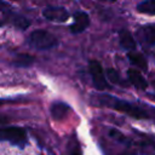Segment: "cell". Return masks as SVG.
I'll list each match as a JSON object with an SVG mask.
<instances>
[{"mask_svg":"<svg viewBox=\"0 0 155 155\" xmlns=\"http://www.w3.org/2000/svg\"><path fill=\"white\" fill-rule=\"evenodd\" d=\"M107 76L109 78V80L113 82V84H121V79H120V75L119 73L115 70V69H108L107 71Z\"/></svg>","mask_w":155,"mask_h":155,"instance_id":"9a60e30c","label":"cell"},{"mask_svg":"<svg viewBox=\"0 0 155 155\" xmlns=\"http://www.w3.org/2000/svg\"><path fill=\"white\" fill-rule=\"evenodd\" d=\"M70 155H81V151H80V148H79V145H78V144H75L74 149H71Z\"/></svg>","mask_w":155,"mask_h":155,"instance_id":"e0dca14e","label":"cell"},{"mask_svg":"<svg viewBox=\"0 0 155 155\" xmlns=\"http://www.w3.org/2000/svg\"><path fill=\"white\" fill-rule=\"evenodd\" d=\"M70 108L68 104L63 103V102H54L51 105V116L54 120H63L68 113H69Z\"/></svg>","mask_w":155,"mask_h":155,"instance_id":"ba28073f","label":"cell"},{"mask_svg":"<svg viewBox=\"0 0 155 155\" xmlns=\"http://www.w3.org/2000/svg\"><path fill=\"white\" fill-rule=\"evenodd\" d=\"M42 16L52 22H65L69 18V12L62 6H48L42 11Z\"/></svg>","mask_w":155,"mask_h":155,"instance_id":"5b68a950","label":"cell"},{"mask_svg":"<svg viewBox=\"0 0 155 155\" xmlns=\"http://www.w3.org/2000/svg\"><path fill=\"white\" fill-rule=\"evenodd\" d=\"M110 136H111L113 138H116V139H119L120 142H121L122 139H125L124 134H122V133H120L117 130H110Z\"/></svg>","mask_w":155,"mask_h":155,"instance_id":"2e32d148","label":"cell"},{"mask_svg":"<svg viewBox=\"0 0 155 155\" xmlns=\"http://www.w3.org/2000/svg\"><path fill=\"white\" fill-rule=\"evenodd\" d=\"M8 121V117H6V116H4V115H0V124H5V122H7Z\"/></svg>","mask_w":155,"mask_h":155,"instance_id":"ac0fdd59","label":"cell"},{"mask_svg":"<svg viewBox=\"0 0 155 155\" xmlns=\"http://www.w3.org/2000/svg\"><path fill=\"white\" fill-rule=\"evenodd\" d=\"M2 103H4V101H2V99H0V105H1Z\"/></svg>","mask_w":155,"mask_h":155,"instance_id":"ffe728a7","label":"cell"},{"mask_svg":"<svg viewBox=\"0 0 155 155\" xmlns=\"http://www.w3.org/2000/svg\"><path fill=\"white\" fill-rule=\"evenodd\" d=\"M88 70L92 76L93 85L97 90H105L109 87L107 78L103 71V67L98 61H90L88 62Z\"/></svg>","mask_w":155,"mask_h":155,"instance_id":"277c9868","label":"cell"},{"mask_svg":"<svg viewBox=\"0 0 155 155\" xmlns=\"http://www.w3.org/2000/svg\"><path fill=\"white\" fill-rule=\"evenodd\" d=\"M127 76H128L130 82L134 87H137L139 90H145L148 87V81L144 79V76L140 74V71L131 68V69L127 70Z\"/></svg>","mask_w":155,"mask_h":155,"instance_id":"52a82bcc","label":"cell"},{"mask_svg":"<svg viewBox=\"0 0 155 155\" xmlns=\"http://www.w3.org/2000/svg\"><path fill=\"white\" fill-rule=\"evenodd\" d=\"M90 25V17L85 12H76L74 15V22L70 25V31L73 34H80Z\"/></svg>","mask_w":155,"mask_h":155,"instance_id":"8992f818","label":"cell"},{"mask_svg":"<svg viewBox=\"0 0 155 155\" xmlns=\"http://www.w3.org/2000/svg\"><path fill=\"white\" fill-rule=\"evenodd\" d=\"M0 139L23 147L27 143V131L19 126L0 127Z\"/></svg>","mask_w":155,"mask_h":155,"instance_id":"3957f363","label":"cell"},{"mask_svg":"<svg viewBox=\"0 0 155 155\" xmlns=\"http://www.w3.org/2000/svg\"><path fill=\"white\" fill-rule=\"evenodd\" d=\"M102 97L103 98H101V101L103 104H107L108 107H110L120 113H124L134 119H149V114L147 111H144L143 109H140L139 107H137L130 102H126V101H122V99H119L115 97H110V96H102Z\"/></svg>","mask_w":155,"mask_h":155,"instance_id":"6da1fadb","label":"cell"},{"mask_svg":"<svg viewBox=\"0 0 155 155\" xmlns=\"http://www.w3.org/2000/svg\"><path fill=\"white\" fill-rule=\"evenodd\" d=\"M119 38H120V44L121 46L127 50V51H132L134 47H136V41L132 36V34L126 30V29H122L120 33H119Z\"/></svg>","mask_w":155,"mask_h":155,"instance_id":"30bf717a","label":"cell"},{"mask_svg":"<svg viewBox=\"0 0 155 155\" xmlns=\"http://www.w3.org/2000/svg\"><path fill=\"white\" fill-rule=\"evenodd\" d=\"M29 42L31 46H34L39 50H48L57 45V38L47 30L36 29L30 33Z\"/></svg>","mask_w":155,"mask_h":155,"instance_id":"7a4b0ae2","label":"cell"},{"mask_svg":"<svg viewBox=\"0 0 155 155\" xmlns=\"http://www.w3.org/2000/svg\"><path fill=\"white\" fill-rule=\"evenodd\" d=\"M138 34L142 36L143 41L149 45H155V24H148L142 27L138 30Z\"/></svg>","mask_w":155,"mask_h":155,"instance_id":"9c48e42d","label":"cell"},{"mask_svg":"<svg viewBox=\"0 0 155 155\" xmlns=\"http://www.w3.org/2000/svg\"><path fill=\"white\" fill-rule=\"evenodd\" d=\"M34 61H35V58L33 56L27 54V53H21V54H17L15 64L17 67H29Z\"/></svg>","mask_w":155,"mask_h":155,"instance_id":"5bb4252c","label":"cell"},{"mask_svg":"<svg viewBox=\"0 0 155 155\" xmlns=\"http://www.w3.org/2000/svg\"><path fill=\"white\" fill-rule=\"evenodd\" d=\"M127 58L131 62V64H133L140 69H147V67H148L145 58L143 57V54H140L138 52H130L127 54Z\"/></svg>","mask_w":155,"mask_h":155,"instance_id":"8fae6325","label":"cell"},{"mask_svg":"<svg viewBox=\"0 0 155 155\" xmlns=\"http://www.w3.org/2000/svg\"><path fill=\"white\" fill-rule=\"evenodd\" d=\"M10 21H11L15 25H17L18 28H21V29H25V28H28L29 24H30L29 21H28L25 17H23V16H21V15H17V13H11Z\"/></svg>","mask_w":155,"mask_h":155,"instance_id":"4fadbf2b","label":"cell"},{"mask_svg":"<svg viewBox=\"0 0 155 155\" xmlns=\"http://www.w3.org/2000/svg\"><path fill=\"white\" fill-rule=\"evenodd\" d=\"M99 1H108V2H114V1H116V0H99Z\"/></svg>","mask_w":155,"mask_h":155,"instance_id":"d6986e66","label":"cell"},{"mask_svg":"<svg viewBox=\"0 0 155 155\" xmlns=\"http://www.w3.org/2000/svg\"><path fill=\"white\" fill-rule=\"evenodd\" d=\"M137 11L145 15H155V0H144L137 5Z\"/></svg>","mask_w":155,"mask_h":155,"instance_id":"7c38bea8","label":"cell"}]
</instances>
